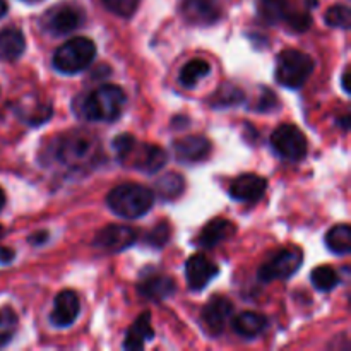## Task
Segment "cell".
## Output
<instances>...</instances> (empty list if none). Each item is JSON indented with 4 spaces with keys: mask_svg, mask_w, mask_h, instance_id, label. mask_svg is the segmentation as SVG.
Segmentation results:
<instances>
[{
    "mask_svg": "<svg viewBox=\"0 0 351 351\" xmlns=\"http://www.w3.org/2000/svg\"><path fill=\"white\" fill-rule=\"evenodd\" d=\"M51 154L67 170H89L101 160L99 141L86 130H72L55 141Z\"/></svg>",
    "mask_w": 351,
    "mask_h": 351,
    "instance_id": "6da1fadb",
    "label": "cell"
},
{
    "mask_svg": "<svg viewBox=\"0 0 351 351\" xmlns=\"http://www.w3.org/2000/svg\"><path fill=\"white\" fill-rule=\"evenodd\" d=\"M113 149L125 167L144 171V173H156L168 161V154L163 147L137 143L130 134L115 137Z\"/></svg>",
    "mask_w": 351,
    "mask_h": 351,
    "instance_id": "7a4b0ae2",
    "label": "cell"
},
{
    "mask_svg": "<svg viewBox=\"0 0 351 351\" xmlns=\"http://www.w3.org/2000/svg\"><path fill=\"white\" fill-rule=\"evenodd\" d=\"M127 96L120 86L103 84L89 93L81 105V113L93 122H113L122 115Z\"/></svg>",
    "mask_w": 351,
    "mask_h": 351,
    "instance_id": "3957f363",
    "label": "cell"
},
{
    "mask_svg": "<svg viewBox=\"0 0 351 351\" xmlns=\"http://www.w3.org/2000/svg\"><path fill=\"white\" fill-rule=\"evenodd\" d=\"M106 204L115 215L122 218H141L153 208L154 192L139 184L117 185L106 195Z\"/></svg>",
    "mask_w": 351,
    "mask_h": 351,
    "instance_id": "277c9868",
    "label": "cell"
},
{
    "mask_svg": "<svg viewBox=\"0 0 351 351\" xmlns=\"http://www.w3.org/2000/svg\"><path fill=\"white\" fill-rule=\"evenodd\" d=\"M314 72V58L295 48H288L278 55L276 81L288 89H298Z\"/></svg>",
    "mask_w": 351,
    "mask_h": 351,
    "instance_id": "5b68a950",
    "label": "cell"
},
{
    "mask_svg": "<svg viewBox=\"0 0 351 351\" xmlns=\"http://www.w3.org/2000/svg\"><path fill=\"white\" fill-rule=\"evenodd\" d=\"M95 55L96 45L89 38H72L55 51L53 67L62 74H77L93 64Z\"/></svg>",
    "mask_w": 351,
    "mask_h": 351,
    "instance_id": "8992f818",
    "label": "cell"
},
{
    "mask_svg": "<svg viewBox=\"0 0 351 351\" xmlns=\"http://www.w3.org/2000/svg\"><path fill=\"white\" fill-rule=\"evenodd\" d=\"M86 10L74 2H62L50 7L41 16V27L51 36H65L84 26Z\"/></svg>",
    "mask_w": 351,
    "mask_h": 351,
    "instance_id": "52a82bcc",
    "label": "cell"
},
{
    "mask_svg": "<svg viewBox=\"0 0 351 351\" xmlns=\"http://www.w3.org/2000/svg\"><path fill=\"white\" fill-rule=\"evenodd\" d=\"M271 144L278 156L288 161H300L307 154V137L297 125L283 123L271 136Z\"/></svg>",
    "mask_w": 351,
    "mask_h": 351,
    "instance_id": "ba28073f",
    "label": "cell"
},
{
    "mask_svg": "<svg viewBox=\"0 0 351 351\" xmlns=\"http://www.w3.org/2000/svg\"><path fill=\"white\" fill-rule=\"evenodd\" d=\"M304 256L298 249L280 250L274 257H271L259 269V280L263 283H271L276 280H288L302 267Z\"/></svg>",
    "mask_w": 351,
    "mask_h": 351,
    "instance_id": "9c48e42d",
    "label": "cell"
},
{
    "mask_svg": "<svg viewBox=\"0 0 351 351\" xmlns=\"http://www.w3.org/2000/svg\"><path fill=\"white\" fill-rule=\"evenodd\" d=\"M137 237H139V232L132 226L110 225L96 235L95 247H98L103 252H122L137 242Z\"/></svg>",
    "mask_w": 351,
    "mask_h": 351,
    "instance_id": "30bf717a",
    "label": "cell"
},
{
    "mask_svg": "<svg viewBox=\"0 0 351 351\" xmlns=\"http://www.w3.org/2000/svg\"><path fill=\"white\" fill-rule=\"evenodd\" d=\"M182 16L194 26H211L221 17V5L216 0H184Z\"/></svg>",
    "mask_w": 351,
    "mask_h": 351,
    "instance_id": "8fae6325",
    "label": "cell"
},
{
    "mask_svg": "<svg viewBox=\"0 0 351 351\" xmlns=\"http://www.w3.org/2000/svg\"><path fill=\"white\" fill-rule=\"evenodd\" d=\"M216 274H218V266L209 261L204 254H194L185 263V280L192 291L204 290Z\"/></svg>",
    "mask_w": 351,
    "mask_h": 351,
    "instance_id": "7c38bea8",
    "label": "cell"
},
{
    "mask_svg": "<svg viewBox=\"0 0 351 351\" xmlns=\"http://www.w3.org/2000/svg\"><path fill=\"white\" fill-rule=\"evenodd\" d=\"M211 143L204 136H187L173 143V153L180 163H199L211 154Z\"/></svg>",
    "mask_w": 351,
    "mask_h": 351,
    "instance_id": "4fadbf2b",
    "label": "cell"
},
{
    "mask_svg": "<svg viewBox=\"0 0 351 351\" xmlns=\"http://www.w3.org/2000/svg\"><path fill=\"white\" fill-rule=\"evenodd\" d=\"M233 314V305L225 297H213L202 308V322L211 335H219L225 331L230 317Z\"/></svg>",
    "mask_w": 351,
    "mask_h": 351,
    "instance_id": "5bb4252c",
    "label": "cell"
},
{
    "mask_svg": "<svg viewBox=\"0 0 351 351\" xmlns=\"http://www.w3.org/2000/svg\"><path fill=\"white\" fill-rule=\"evenodd\" d=\"M79 297L75 291L64 290L55 297L53 311L50 314V322L55 328H69L79 317Z\"/></svg>",
    "mask_w": 351,
    "mask_h": 351,
    "instance_id": "9a60e30c",
    "label": "cell"
},
{
    "mask_svg": "<svg viewBox=\"0 0 351 351\" xmlns=\"http://www.w3.org/2000/svg\"><path fill=\"white\" fill-rule=\"evenodd\" d=\"M266 178L256 173H245L237 177L230 185V195L239 202H257L266 194Z\"/></svg>",
    "mask_w": 351,
    "mask_h": 351,
    "instance_id": "2e32d148",
    "label": "cell"
},
{
    "mask_svg": "<svg viewBox=\"0 0 351 351\" xmlns=\"http://www.w3.org/2000/svg\"><path fill=\"white\" fill-rule=\"evenodd\" d=\"M137 290H139L141 297L151 302H160L170 298L177 290V285H175V280H171L167 274L151 273L141 280Z\"/></svg>",
    "mask_w": 351,
    "mask_h": 351,
    "instance_id": "e0dca14e",
    "label": "cell"
},
{
    "mask_svg": "<svg viewBox=\"0 0 351 351\" xmlns=\"http://www.w3.org/2000/svg\"><path fill=\"white\" fill-rule=\"evenodd\" d=\"M233 233H235V225L232 221L225 218H216L204 226V230H202L195 242L202 249H213V247L219 245L225 240L232 239Z\"/></svg>",
    "mask_w": 351,
    "mask_h": 351,
    "instance_id": "ac0fdd59",
    "label": "cell"
},
{
    "mask_svg": "<svg viewBox=\"0 0 351 351\" xmlns=\"http://www.w3.org/2000/svg\"><path fill=\"white\" fill-rule=\"evenodd\" d=\"M26 50V38L17 27L0 29V60L14 62Z\"/></svg>",
    "mask_w": 351,
    "mask_h": 351,
    "instance_id": "d6986e66",
    "label": "cell"
},
{
    "mask_svg": "<svg viewBox=\"0 0 351 351\" xmlns=\"http://www.w3.org/2000/svg\"><path fill=\"white\" fill-rule=\"evenodd\" d=\"M154 338L153 326H151V314L144 312L136 319L130 329L127 331L123 348L125 350H143L147 341Z\"/></svg>",
    "mask_w": 351,
    "mask_h": 351,
    "instance_id": "ffe728a7",
    "label": "cell"
},
{
    "mask_svg": "<svg viewBox=\"0 0 351 351\" xmlns=\"http://www.w3.org/2000/svg\"><path fill=\"white\" fill-rule=\"evenodd\" d=\"M295 7L290 0H259L257 2V12L266 24L288 23L293 14Z\"/></svg>",
    "mask_w": 351,
    "mask_h": 351,
    "instance_id": "44dd1931",
    "label": "cell"
},
{
    "mask_svg": "<svg viewBox=\"0 0 351 351\" xmlns=\"http://www.w3.org/2000/svg\"><path fill=\"white\" fill-rule=\"evenodd\" d=\"M267 328L266 315L257 312H242L233 321V329L242 338H256Z\"/></svg>",
    "mask_w": 351,
    "mask_h": 351,
    "instance_id": "7402d4cb",
    "label": "cell"
},
{
    "mask_svg": "<svg viewBox=\"0 0 351 351\" xmlns=\"http://www.w3.org/2000/svg\"><path fill=\"white\" fill-rule=\"evenodd\" d=\"M326 245L336 256H348L351 252V230L348 225H336L326 235Z\"/></svg>",
    "mask_w": 351,
    "mask_h": 351,
    "instance_id": "603a6c76",
    "label": "cell"
},
{
    "mask_svg": "<svg viewBox=\"0 0 351 351\" xmlns=\"http://www.w3.org/2000/svg\"><path fill=\"white\" fill-rule=\"evenodd\" d=\"M156 194L163 201H173V199L180 197L185 191V180L182 175L178 173H165L156 182Z\"/></svg>",
    "mask_w": 351,
    "mask_h": 351,
    "instance_id": "cb8c5ba5",
    "label": "cell"
},
{
    "mask_svg": "<svg viewBox=\"0 0 351 351\" xmlns=\"http://www.w3.org/2000/svg\"><path fill=\"white\" fill-rule=\"evenodd\" d=\"M211 72V65L202 58H192L182 67L180 71V82L184 88H194L201 79Z\"/></svg>",
    "mask_w": 351,
    "mask_h": 351,
    "instance_id": "d4e9b609",
    "label": "cell"
},
{
    "mask_svg": "<svg viewBox=\"0 0 351 351\" xmlns=\"http://www.w3.org/2000/svg\"><path fill=\"white\" fill-rule=\"evenodd\" d=\"M245 99V93L233 84H225L216 91L213 96L211 106L213 108H226V106H237Z\"/></svg>",
    "mask_w": 351,
    "mask_h": 351,
    "instance_id": "484cf974",
    "label": "cell"
},
{
    "mask_svg": "<svg viewBox=\"0 0 351 351\" xmlns=\"http://www.w3.org/2000/svg\"><path fill=\"white\" fill-rule=\"evenodd\" d=\"M312 285L317 288L319 291H331L338 287L339 276L331 266H319L312 271L311 274Z\"/></svg>",
    "mask_w": 351,
    "mask_h": 351,
    "instance_id": "4316f807",
    "label": "cell"
},
{
    "mask_svg": "<svg viewBox=\"0 0 351 351\" xmlns=\"http://www.w3.org/2000/svg\"><path fill=\"white\" fill-rule=\"evenodd\" d=\"M324 21L331 27L348 29L350 27V9L346 5H332L326 12Z\"/></svg>",
    "mask_w": 351,
    "mask_h": 351,
    "instance_id": "83f0119b",
    "label": "cell"
},
{
    "mask_svg": "<svg viewBox=\"0 0 351 351\" xmlns=\"http://www.w3.org/2000/svg\"><path fill=\"white\" fill-rule=\"evenodd\" d=\"M115 16L120 17H130L136 14L137 7H139V0H99Z\"/></svg>",
    "mask_w": 351,
    "mask_h": 351,
    "instance_id": "f1b7e54d",
    "label": "cell"
},
{
    "mask_svg": "<svg viewBox=\"0 0 351 351\" xmlns=\"http://www.w3.org/2000/svg\"><path fill=\"white\" fill-rule=\"evenodd\" d=\"M170 235H171L170 225H168L167 221L158 223V225L146 235L147 245L154 247V249H161V247H165L168 243Z\"/></svg>",
    "mask_w": 351,
    "mask_h": 351,
    "instance_id": "f546056e",
    "label": "cell"
},
{
    "mask_svg": "<svg viewBox=\"0 0 351 351\" xmlns=\"http://www.w3.org/2000/svg\"><path fill=\"white\" fill-rule=\"evenodd\" d=\"M278 108V98L271 89H264L263 91V98L259 99L257 103L256 110L257 112H271V110Z\"/></svg>",
    "mask_w": 351,
    "mask_h": 351,
    "instance_id": "4dcf8cb0",
    "label": "cell"
},
{
    "mask_svg": "<svg viewBox=\"0 0 351 351\" xmlns=\"http://www.w3.org/2000/svg\"><path fill=\"white\" fill-rule=\"evenodd\" d=\"M14 256H16V252L12 249H9V247H0V264L12 263Z\"/></svg>",
    "mask_w": 351,
    "mask_h": 351,
    "instance_id": "1f68e13d",
    "label": "cell"
},
{
    "mask_svg": "<svg viewBox=\"0 0 351 351\" xmlns=\"http://www.w3.org/2000/svg\"><path fill=\"white\" fill-rule=\"evenodd\" d=\"M47 240H48V233L47 232H38V233H34V235L29 237L31 245H43Z\"/></svg>",
    "mask_w": 351,
    "mask_h": 351,
    "instance_id": "d6a6232c",
    "label": "cell"
},
{
    "mask_svg": "<svg viewBox=\"0 0 351 351\" xmlns=\"http://www.w3.org/2000/svg\"><path fill=\"white\" fill-rule=\"evenodd\" d=\"M348 79H350V71H348V69H345V72H343V75H341V84H343V89H345L346 95H348V93H350Z\"/></svg>",
    "mask_w": 351,
    "mask_h": 351,
    "instance_id": "836d02e7",
    "label": "cell"
},
{
    "mask_svg": "<svg viewBox=\"0 0 351 351\" xmlns=\"http://www.w3.org/2000/svg\"><path fill=\"white\" fill-rule=\"evenodd\" d=\"M7 14V3L5 0H0V19Z\"/></svg>",
    "mask_w": 351,
    "mask_h": 351,
    "instance_id": "e575fe53",
    "label": "cell"
},
{
    "mask_svg": "<svg viewBox=\"0 0 351 351\" xmlns=\"http://www.w3.org/2000/svg\"><path fill=\"white\" fill-rule=\"evenodd\" d=\"M3 206H5V192H3L2 189H0V211H2V209H3Z\"/></svg>",
    "mask_w": 351,
    "mask_h": 351,
    "instance_id": "d590c367",
    "label": "cell"
},
{
    "mask_svg": "<svg viewBox=\"0 0 351 351\" xmlns=\"http://www.w3.org/2000/svg\"><path fill=\"white\" fill-rule=\"evenodd\" d=\"M24 2H40V0H24Z\"/></svg>",
    "mask_w": 351,
    "mask_h": 351,
    "instance_id": "8d00e7d4",
    "label": "cell"
},
{
    "mask_svg": "<svg viewBox=\"0 0 351 351\" xmlns=\"http://www.w3.org/2000/svg\"><path fill=\"white\" fill-rule=\"evenodd\" d=\"M0 235H2V226H0Z\"/></svg>",
    "mask_w": 351,
    "mask_h": 351,
    "instance_id": "74e56055",
    "label": "cell"
},
{
    "mask_svg": "<svg viewBox=\"0 0 351 351\" xmlns=\"http://www.w3.org/2000/svg\"><path fill=\"white\" fill-rule=\"evenodd\" d=\"M0 319H2V315H0Z\"/></svg>",
    "mask_w": 351,
    "mask_h": 351,
    "instance_id": "f35d334b",
    "label": "cell"
}]
</instances>
